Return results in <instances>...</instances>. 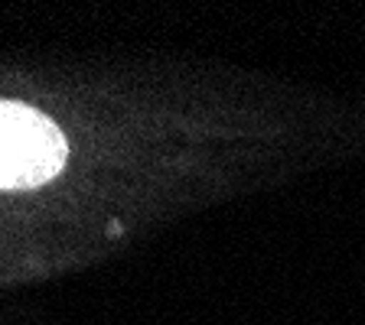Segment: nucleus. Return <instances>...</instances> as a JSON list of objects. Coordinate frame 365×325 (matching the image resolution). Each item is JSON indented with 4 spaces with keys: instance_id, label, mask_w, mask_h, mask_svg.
<instances>
[{
    "instance_id": "f257e3e1",
    "label": "nucleus",
    "mask_w": 365,
    "mask_h": 325,
    "mask_svg": "<svg viewBox=\"0 0 365 325\" xmlns=\"http://www.w3.org/2000/svg\"><path fill=\"white\" fill-rule=\"evenodd\" d=\"M68 156L62 130L36 107L0 101V189H36Z\"/></svg>"
}]
</instances>
